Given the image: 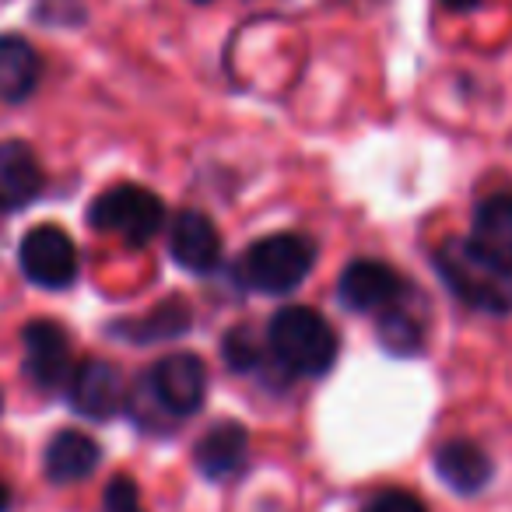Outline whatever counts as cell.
<instances>
[{
    "label": "cell",
    "instance_id": "6da1fadb",
    "mask_svg": "<svg viewBox=\"0 0 512 512\" xmlns=\"http://www.w3.org/2000/svg\"><path fill=\"white\" fill-rule=\"evenodd\" d=\"M267 348L292 376H327L341 344L323 313L309 306H285L267 323Z\"/></svg>",
    "mask_w": 512,
    "mask_h": 512
},
{
    "label": "cell",
    "instance_id": "7a4b0ae2",
    "mask_svg": "<svg viewBox=\"0 0 512 512\" xmlns=\"http://www.w3.org/2000/svg\"><path fill=\"white\" fill-rule=\"evenodd\" d=\"M316 264V246L309 235L278 232L267 239H256L242 249L235 260V285L260 295H288L309 278Z\"/></svg>",
    "mask_w": 512,
    "mask_h": 512
},
{
    "label": "cell",
    "instance_id": "3957f363",
    "mask_svg": "<svg viewBox=\"0 0 512 512\" xmlns=\"http://www.w3.org/2000/svg\"><path fill=\"white\" fill-rule=\"evenodd\" d=\"M435 271L446 288L470 309L488 316L512 313V274L491 264L467 239H446L435 249Z\"/></svg>",
    "mask_w": 512,
    "mask_h": 512
},
{
    "label": "cell",
    "instance_id": "277c9868",
    "mask_svg": "<svg viewBox=\"0 0 512 512\" xmlns=\"http://www.w3.org/2000/svg\"><path fill=\"white\" fill-rule=\"evenodd\" d=\"M88 221H92L95 232L116 235L130 246H144L165 228V204L148 186L120 183L95 197Z\"/></svg>",
    "mask_w": 512,
    "mask_h": 512
},
{
    "label": "cell",
    "instance_id": "5b68a950",
    "mask_svg": "<svg viewBox=\"0 0 512 512\" xmlns=\"http://www.w3.org/2000/svg\"><path fill=\"white\" fill-rule=\"evenodd\" d=\"M18 267L39 288H67L81 271L78 246L60 225H36L18 242Z\"/></svg>",
    "mask_w": 512,
    "mask_h": 512
},
{
    "label": "cell",
    "instance_id": "8992f818",
    "mask_svg": "<svg viewBox=\"0 0 512 512\" xmlns=\"http://www.w3.org/2000/svg\"><path fill=\"white\" fill-rule=\"evenodd\" d=\"M148 390L155 404L172 418H190L204 407L207 397V369L197 355L179 351V355H165L162 362L151 369Z\"/></svg>",
    "mask_w": 512,
    "mask_h": 512
},
{
    "label": "cell",
    "instance_id": "52a82bcc",
    "mask_svg": "<svg viewBox=\"0 0 512 512\" xmlns=\"http://www.w3.org/2000/svg\"><path fill=\"white\" fill-rule=\"evenodd\" d=\"M407 295V281L383 260H355L344 267L337 281V299L351 313H386L400 306Z\"/></svg>",
    "mask_w": 512,
    "mask_h": 512
},
{
    "label": "cell",
    "instance_id": "ba28073f",
    "mask_svg": "<svg viewBox=\"0 0 512 512\" xmlns=\"http://www.w3.org/2000/svg\"><path fill=\"white\" fill-rule=\"evenodd\" d=\"M25 344V372L39 390H64L71 386L74 376V355H71V337L60 323L50 320H32L22 330Z\"/></svg>",
    "mask_w": 512,
    "mask_h": 512
},
{
    "label": "cell",
    "instance_id": "9c48e42d",
    "mask_svg": "<svg viewBox=\"0 0 512 512\" xmlns=\"http://www.w3.org/2000/svg\"><path fill=\"white\" fill-rule=\"evenodd\" d=\"M71 407L78 414L92 421H106L127 407V379L116 369L113 362H102V358H88L74 369L71 376Z\"/></svg>",
    "mask_w": 512,
    "mask_h": 512
},
{
    "label": "cell",
    "instance_id": "30bf717a",
    "mask_svg": "<svg viewBox=\"0 0 512 512\" xmlns=\"http://www.w3.org/2000/svg\"><path fill=\"white\" fill-rule=\"evenodd\" d=\"M221 232L204 211L197 207H186L172 218L169 225V249H172V260L179 267L193 274H211L214 267L221 264Z\"/></svg>",
    "mask_w": 512,
    "mask_h": 512
},
{
    "label": "cell",
    "instance_id": "8fae6325",
    "mask_svg": "<svg viewBox=\"0 0 512 512\" xmlns=\"http://www.w3.org/2000/svg\"><path fill=\"white\" fill-rule=\"evenodd\" d=\"M481 256H488L491 264L512 274V190L488 193L481 204L474 207V221H470V235H463Z\"/></svg>",
    "mask_w": 512,
    "mask_h": 512
},
{
    "label": "cell",
    "instance_id": "7c38bea8",
    "mask_svg": "<svg viewBox=\"0 0 512 512\" xmlns=\"http://www.w3.org/2000/svg\"><path fill=\"white\" fill-rule=\"evenodd\" d=\"M46 176L25 141H0V211L29 207L43 193Z\"/></svg>",
    "mask_w": 512,
    "mask_h": 512
},
{
    "label": "cell",
    "instance_id": "4fadbf2b",
    "mask_svg": "<svg viewBox=\"0 0 512 512\" xmlns=\"http://www.w3.org/2000/svg\"><path fill=\"white\" fill-rule=\"evenodd\" d=\"M491 456L470 439H449L435 449V474L460 495H477L491 481Z\"/></svg>",
    "mask_w": 512,
    "mask_h": 512
},
{
    "label": "cell",
    "instance_id": "5bb4252c",
    "mask_svg": "<svg viewBox=\"0 0 512 512\" xmlns=\"http://www.w3.org/2000/svg\"><path fill=\"white\" fill-rule=\"evenodd\" d=\"M99 463H102V446L92 435L78 432V428H64V432L53 435L43 456V470L53 484L85 481L88 474H95Z\"/></svg>",
    "mask_w": 512,
    "mask_h": 512
},
{
    "label": "cell",
    "instance_id": "9a60e30c",
    "mask_svg": "<svg viewBox=\"0 0 512 512\" xmlns=\"http://www.w3.org/2000/svg\"><path fill=\"white\" fill-rule=\"evenodd\" d=\"M246 446H249V435L242 425L235 421H218L204 439L193 446V463L204 477L211 481H221V477L235 474L246 460Z\"/></svg>",
    "mask_w": 512,
    "mask_h": 512
},
{
    "label": "cell",
    "instance_id": "2e32d148",
    "mask_svg": "<svg viewBox=\"0 0 512 512\" xmlns=\"http://www.w3.org/2000/svg\"><path fill=\"white\" fill-rule=\"evenodd\" d=\"M39 74V53L29 39L22 36H0V102H22L36 92Z\"/></svg>",
    "mask_w": 512,
    "mask_h": 512
},
{
    "label": "cell",
    "instance_id": "e0dca14e",
    "mask_svg": "<svg viewBox=\"0 0 512 512\" xmlns=\"http://www.w3.org/2000/svg\"><path fill=\"white\" fill-rule=\"evenodd\" d=\"M190 327V309L183 306L179 299L165 302V306L151 309L148 320L141 323H130V327H116L120 334H127L130 341H141V344H155V341H165V337H176Z\"/></svg>",
    "mask_w": 512,
    "mask_h": 512
},
{
    "label": "cell",
    "instance_id": "ac0fdd59",
    "mask_svg": "<svg viewBox=\"0 0 512 512\" xmlns=\"http://www.w3.org/2000/svg\"><path fill=\"white\" fill-rule=\"evenodd\" d=\"M379 337L393 355H418L421 351V320L414 313H407L404 306H393L386 313H379Z\"/></svg>",
    "mask_w": 512,
    "mask_h": 512
},
{
    "label": "cell",
    "instance_id": "d6986e66",
    "mask_svg": "<svg viewBox=\"0 0 512 512\" xmlns=\"http://www.w3.org/2000/svg\"><path fill=\"white\" fill-rule=\"evenodd\" d=\"M221 355H225L228 369L232 372H256L260 362H264V351H260V341L249 334V327H232L221 341Z\"/></svg>",
    "mask_w": 512,
    "mask_h": 512
},
{
    "label": "cell",
    "instance_id": "ffe728a7",
    "mask_svg": "<svg viewBox=\"0 0 512 512\" xmlns=\"http://www.w3.org/2000/svg\"><path fill=\"white\" fill-rule=\"evenodd\" d=\"M102 512H148L141 502V491L130 477H113L102 491Z\"/></svg>",
    "mask_w": 512,
    "mask_h": 512
},
{
    "label": "cell",
    "instance_id": "44dd1931",
    "mask_svg": "<svg viewBox=\"0 0 512 512\" xmlns=\"http://www.w3.org/2000/svg\"><path fill=\"white\" fill-rule=\"evenodd\" d=\"M362 512H428V509L411 491L390 488V491H379L376 498H369V502L362 505Z\"/></svg>",
    "mask_w": 512,
    "mask_h": 512
},
{
    "label": "cell",
    "instance_id": "7402d4cb",
    "mask_svg": "<svg viewBox=\"0 0 512 512\" xmlns=\"http://www.w3.org/2000/svg\"><path fill=\"white\" fill-rule=\"evenodd\" d=\"M439 4L446 11H474L477 4H481V0H439Z\"/></svg>",
    "mask_w": 512,
    "mask_h": 512
},
{
    "label": "cell",
    "instance_id": "603a6c76",
    "mask_svg": "<svg viewBox=\"0 0 512 512\" xmlns=\"http://www.w3.org/2000/svg\"><path fill=\"white\" fill-rule=\"evenodd\" d=\"M11 509V488L4 484V477H0V512H8Z\"/></svg>",
    "mask_w": 512,
    "mask_h": 512
},
{
    "label": "cell",
    "instance_id": "cb8c5ba5",
    "mask_svg": "<svg viewBox=\"0 0 512 512\" xmlns=\"http://www.w3.org/2000/svg\"><path fill=\"white\" fill-rule=\"evenodd\" d=\"M197 4H207V0H197Z\"/></svg>",
    "mask_w": 512,
    "mask_h": 512
}]
</instances>
